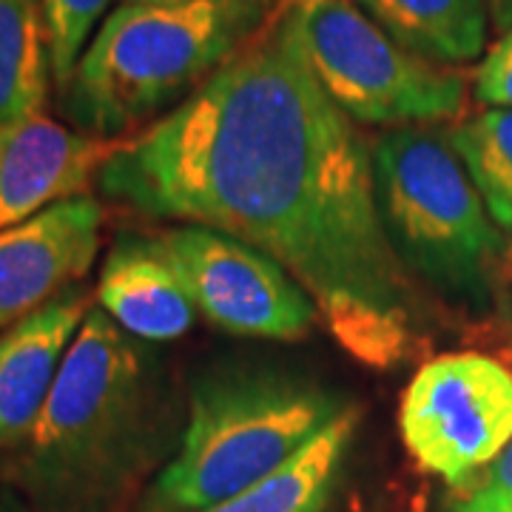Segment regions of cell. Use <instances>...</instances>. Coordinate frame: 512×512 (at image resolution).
I'll use <instances>...</instances> for the list:
<instances>
[{"label": "cell", "instance_id": "6da1fadb", "mask_svg": "<svg viewBox=\"0 0 512 512\" xmlns=\"http://www.w3.org/2000/svg\"><path fill=\"white\" fill-rule=\"evenodd\" d=\"M97 188L140 217L205 225L271 256L365 367L390 370L419 345V288L384 231L373 148L316 80L293 9L123 140Z\"/></svg>", "mask_w": 512, "mask_h": 512}, {"label": "cell", "instance_id": "7a4b0ae2", "mask_svg": "<svg viewBox=\"0 0 512 512\" xmlns=\"http://www.w3.org/2000/svg\"><path fill=\"white\" fill-rule=\"evenodd\" d=\"M157 356L92 308L32 433L0 473L32 512H123L171 450Z\"/></svg>", "mask_w": 512, "mask_h": 512}, {"label": "cell", "instance_id": "3957f363", "mask_svg": "<svg viewBox=\"0 0 512 512\" xmlns=\"http://www.w3.org/2000/svg\"><path fill=\"white\" fill-rule=\"evenodd\" d=\"M279 0L123 3L100 23L60 106L80 134L128 140L251 43Z\"/></svg>", "mask_w": 512, "mask_h": 512}, {"label": "cell", "instance_id": "277c9868", "mask_svg": "<svg viewBox=\"0 0 512 512\" xmlns=\"http://www.w3.org/2000/svg\"><path fill=\"white\" fill-rule=\"evenodd\" d=\"M350 410L302 376L231 370L194 384L180 447L151 481L146 512H197L245 493Z\"/></svg>", "mask_w": 512, "mask_h": 512}, {"label": "cell", "instance_id": "5b68a950", "mask_svg": "<svg viewBox=\"0 0 512 512\" xmlns=\"http://www.w3.org/2000/svg\"><path fill=\"white\" fill-rule=\"evenodd\" d=\"M373 174L384 231L407 274L484 311L504 265V234L450 137L427 126L390 128L373 143Z\"/></svg>", "mask_w": 512, "mask_h": 512}, {"label": "cell", "instance_id": "8992f818", "mask_svg": "<svg viewBox=\"0 0 512 512\" xmlns=\"http://www.w3.org/2000/svg\"><path fill=\"white\" fill-rule=\"evenodd\" d=\"M302 52L328 97L362 126H430L467 106V77L413 55L353 0L293 6Z\"/></svg>", "mask_w": 512, "mask_h": 512}, {"label": "cell", "instance_id": "52a82bcc", "mask_svg": "<svg viewBox=\"0 0 512 512\" xmlns=\"http://www.w3.org/2000/svg\"><path fill=\"white\" fill-rule=\"evenodd\" d=\"M399 427L419 467L470 484L512 441V370L476 350L430 359L404 390Z\"/></svg>", "mask_w": 512, "mask_h": 512}, {"label": "cell", "instance_id": "ba28073f", "mask_svg": "<svg viewBox=\"0 0 512 512\" xmlns=\"http://www.w3.org/2000/svg\"><path fill=\"white\" fill-rule=\"evenodd\" d=\"M157 239L197 311L225 333L291 342L316 328L311 296L254 245L205 225H174Z\"/></svg>", "mask_w": 512, "mask_h": 512}, {"label": "cell", "instance_id": "9c48e42d", "mask_svg": "<svg viewBox=\"0 0 512 512\" xmlns=\"http://www.w3.org/2000/svg\"><path fill=\"white\" fill-rule=\"evenodd\" d=\"M106 211L92 194L0 231V330L83 282L100 254Z\"/></svg>", "mask_w": 512, "mask_h": 512}, {"label": "cell", "instance_id": "30bf717a", "mask_svg": "<svg viewBox=\"0 0 512 512\" xmlns=\"http://www.w3.org/2000/svg\"><path fill=\"white\" fill-rule=\"evenodd\" d=\"M120 143L86 137L46 114L0 128V231L86 197Z\"/></svg>", "mask_w": 512, "mask_h": 512}, {"label": "cell", "instance_id": "8fae6325", "mask_svg": "<svg viewBox=\"0 0 512 512\" xmlns=\"http://www.w3.org/2000/svg\"><path fill=\"white\" fill-rule=\"evenodd\" d=\"M89 311L92 291L74 285L0 333V453L32 433Z\"/></svg>", "mask_w": 512, "mask_h": 512}, {"label": "cell", "instance_id": "7c38bea8", "mask_svg": "<svg viewBox=\"0 0 512 512\" xmlns=\"http://www.w3.org/2000/svg\"><path fill=\"white\" fill-rule=\"evenodd\" d=\"M97 305L140 342H174L197 322V305L157 234L123 231L97 276Z\"/></svg>", "mask_w": 512, "mask_h": 512}, {"label": "cell", "instance_id": "4fadbf2b", "mask_svg": "<svg viewBox=\"0 0 512 512\" xmlns=\"http://www.w3.org/2000/svg\"><path fill=\"white\" fill-rule=\"evenodd\" d=\"M367 18L413 55L464 66L484 55L490 15L481 0H356Z\"/></svg>", "mask_w": 512, "mask_h": 512}, {"label": "cell", "instance_id": "5bb4252c", "mask_svg": "<svg viewBox=\"0 0 512 512\" xmlns=\"http://www.w3.org/2000/svg\"><path fill=\"white\" fill-rule=\"evenodd\" d=\"M356 424L359 410L350 407L274 476L197 512H322L333 495Z\"/></svg>", "mask_w": 512, "mask_h": 512}, {"label": "cell", "instance_id": "9a60e30c", "mask_svg": "<svg viewBox=\"0 0 512 512\" xmlns=\"http://www.w3.org/2000/svg\"><path fill=\"white\" fill-rule=\"evenodd\" d=\"M49 74L40 0H0V128L43 114Z\"/></svg>", "mask_w": 512, "mask_h": 512}, {"label": "cell", "instance_id": "2e32d148", "mask_svg": "<svg viewBox=\"0 0 512 512\" xmlns=\"http://www.w3.org/2000/svg\"><path fill=\"white\" fill-rule=\"evenodd\" d=\"M493 222L512 234V109H487L447 131Z\"/></svg>", "mask_w": 512, "mask_h": 512}, {"label": "cell", "instance_id": "e0dca14e", "mask_svg": "<svg viewBox=\"0 0 512 512\" xmlns=\"http://www.w3.org/2000/svg\"><path fill=\"white\" fill-rule=\"evenodd\" d=\"M109 6L111 0H40L49 43V66L57 92L72 80L94 26L100 23Z\"/></svg>", "mask_w": 512, "mask_h": 512}, {"label": "cell", "instance_id": "ac0fdd59", "mask_svg": "<svg viewBox=\"0 0 512 512\" xmlns=\"http://www.w3.org/2000/svg\"><path fill=\"white\" fill-rule=\"evenodd\" d=\"M450 512H512V441L484 473L461 487Z\"/></svg>", "mask_w": 512, "mask_h": 512}, {"label": "cell", "instance_id": "d6986e66", "mask_svg": "<svg viewBox=\"0 0 512 512\" xmlns=\"http://www.w3.org/2000/svg\"><path fill=\"white\" fill-rule=\"evenodd\" d=\"M473 94L487 109H512V29L481 57L473 74Z\"/></svg>", "mask_w": 512, "mask_h": 512}, {"label": "cell", "instance_id": "ffe728a7", "mask_svg": "<svg viewBox=\"0 0 512 512\" xmlns=\"http://www.w3.org/2000/svg\"><path fill=\"white\" fill-rule=\"evenodd\" d=\"M487 15H490V23L495 29L504 35L512 29V0H481Z\"/></svg>", "mask_w": 512, "mask_h": 512}, {"label": "cell", "instance_id": "44dd1931", "mask_svg": "<svg viewBox=\"0 0 512 512\" xmlns=\"http://www.w3.org/2000/svg\"><path fill=\"white\" fill-rule=\"evenodd\" d=\"M302 3H313V0H279L276 12H285V9H293V6H302Z\"/></svg>", "mask_w": 512, "mask_h": 512}, {"label": "cell", "instance_id": "7402d4cb", "mask_svg": "<svg viewBox=\"0 0 512 512\" xmlns=\"http://www.w3.org/2000/svg\"><path fill=\"white\" fill-rule=\"evenodd\" d=\"M126 3H177V0H126Z\"/></svg>", "mask_w": 512, "mask_h": 512}, {"label": "cell", "instance_id": "603a6c76", "mask_svg": "<svg viewBox=\"0 0 512 512\" xmlns=\"http://www.w3.org/2000/svg\"><path fill=\"white\" fill-rule=\"evenodd\" d=\"M0 512H32V510H29V507H26V510H0Z\"/></svg>", "mask_w": 512, "mask_h": 512}, {"label": "cell", "instance_id": "cb8c5ba5", "mask_svg": "<svg viewBox=\"0 0 512 512\" xmlns=\"http://www.w3.org/2000/svg\"><path fill=\"white\" fill-rule=\"evenodd\" d=\"M507 262H510V274H512V254L507 256Z\"/></svg>", "mask_w": 512, "mask_h": 512}]
</instances>
